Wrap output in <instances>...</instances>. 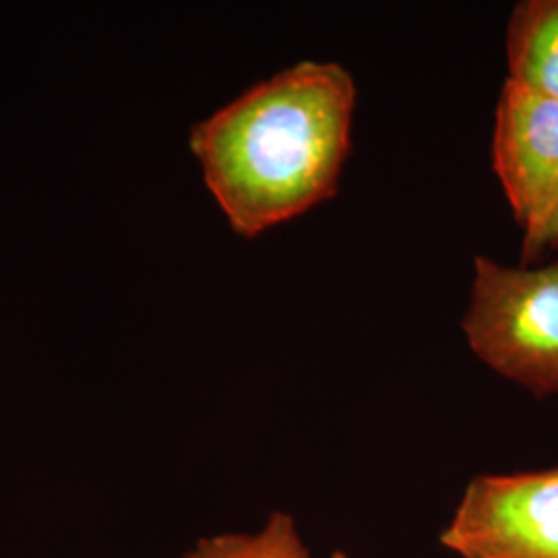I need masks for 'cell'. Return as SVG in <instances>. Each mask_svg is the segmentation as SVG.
Here are the masks:
<instances>
[{
  "label": "cell",
  "instance_id": "6da1fadb",
  "mask_svg": "<svg viewBox=\"0 0 558 558\" xmlns=\"http://www.w3.org/2000/svg\"><path fill=\"white\" fill-rule=\"evenodd\" d=\"M354 108L356 83L341 64L302 60L193 126L191 151L240 236L336 195Z\"/></svg>",
  "mask_w": 558,
  "mask_h": 558
},
{
  "label": "cell",
  "instance_id": "7a4b0ae2",
  "mask_svg": "<svg viewBox=\"0 0 558 558\" xmlns=\"http://www.w3.org/2000/svg\"><path fill=\"white\" fill-rule=\"evenodd\" d=\"M463 333L500 377L534 396L558 393V263L525 269L476 257Z\"/></svg>",
  "mask_w": 558,
  "mask_h": 558
},
{
  "label": "cell",
  "instance_id": "3957f363",
  "mask_svg": "<svg viewBox=\"0 0 558 558\" xmlns=\"http://www.w3.org/2000/svg\"><path fill=\"white\" fill-rule=\"evenodd\" d=\"M440 544L461 558H558V468L476 476Z\"/></svg>",
  "mask_w": 558,
  "mask_h": 558
},
{
  "label": "cell",
  "instance_id": "277c9868",
  "mask_svg": "<svg viewBox=\"0 0 558 558\" xmlns=\"http://www.w3.org/2000/svg\"><path fill=\"white\" fill-rule=\"evenodd\" d=\"M493 166L523 230V253L536 255L558 214V101L505 81Z\"/></svg>",
  "mask_w": 558,
  "mask_h": 558
},
{
  "label": "cell",
  "instance_id": "5b68a950",
  "mask_svg": "<svg viewBox=\"0 0 558 558\" xmlns=\"http://www.w3.org/2000/svg\"><path fill=\"white\" fill-rule=\"evenodd\" d=\"M509 77L558 101V0H525L507 27Z\"/></svg>",
  "mask_w": 558,
  "mask_h": 558
},
{
  "label": "cell",
  "instance_id": "8992f818",
  "mask_svg": "<svg viewBox=\"0 0 558 558\" xmlns=\"http://www.w3.org/2000/svg\"><path fill=\"white\" fill-rule=\"evenodd\" d=\"M184 558H311L294 519L274 513L257 534L203 538Z\"/></svg>",
  "mask_w": 558,
  "mask_h": 558
},
{
  "label": "cell",
  "instance_id": "52a82bcc",
  "mask_svg": "<svg viewBox=\"0 0 558 558\" xmlns=\"http://www.w3.org/2000/svg\"><path fill=\"white\" fill-rule=\"evenodd\" d=\"M553 244H558V214L555 221L550 223L548 232H546V239H544V246H553Z\"/></svg>",
  "mask_w": 558,
  "mask_h": 558
},
{
  "label": "cell",
  "instance_id": "ba28073f",
  "mask_svg": "<svg viewBox=\"0 0 558 558\" xmlns=\"http://www.w3.org/2000/svg\"><path fill=\"white\" fill-rule=\"evenodd\" d=\"M329 558H350L348 557V555H345V553H341V550H336V553H333V555H331V557Z\"/></svg>",
  "mask_w": 558,
  "mask_h": 558
}]
</instances>
